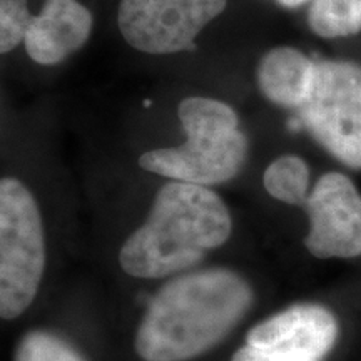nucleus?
<instances>
[{
  "label": "nucleus",
  "mask_w": 361,
  "mask_h": 361,
  "mask_svg": "<svg viewBox=\"0 0 361 361\" xmlns=\"http://www.w3.org/2000/svg\"><path fill=\"white\" fill-rule=\"evenodd\" d=\"M252 290L231 269H202L176 276L157 290L135 331L144 361H189L219 345L245 318Z\"/></svg>",
  "instance_id": "nucleus-1"
},
{
  "label": "nucleus",
  "mask_w": 361,
  "mask_h": 361,
  "mask_svg": "<svg viewBox=\"0 0 361 361\" xmlns=\"http://www.w3.org/2000/svg\"><path fill=\"white\" fill-rule=\"evenodd\" d=\"M231 231L228 206L213 189L171 180L157 191L146 221L124 241L119 264L134 278L171 276L200 264Z\"/></svg>",
  "instance_id": "nucleus-2"
},
{
  "label": "nucleus",
  "mask_w": 361,
  "mask_h": 361,
  "mask_svg": "<svg viewBox=\"0 0 361 361\" xmlns=\"http://www.w3.org/2000/svg\"><path fill=\"white\" fill-rule=\"evenodd\" d=\"M178 114L188 141L144 152L139 166L171 180L201 186L236 178L246 164L247 139L239 130L233 107L218 99L192 96L179 104Z\"/></svg>",
  "instance_id": "nucleus-3"
},
{
  "label": "nucleus",
  "mask_w": 361,
  "mask_h": 361,
  "mask_svg": "<svg viewBox=\"0 0 361 361\" xmlns=\"http://www.w3.org/2000/svg\"><path fill=\"white\" fill-rule=\"evenodd\" d=\"M45 268L42 214L16 178L0 180V316L16 319L32 305Z\"/></svg>",
  "instance_id": "nucleus-4"
},
{
  "label": "nucleus",
  "mask_w": 361,
  "mask_h": 361,
  "mask_svg": "<svg viewBox=\"0 0 361 361\" xmlns=\"http://www.w3.org/2000/svg\"><path fill=\"white\" fill-rule=\"evenodd\" d=\"M300 111V124L341 164L361 169V66L316 62L314 82Z\"/></svg>",
  "instance_id": "nucleus-5"
},
{
  "label": "nucleus",
  "mask_w": 361,
  "mask_h": 361,
  "mask_svg": "<svg viewBox=\"0 0 361 361\" xmlns=\"http://www.w3.org/2000/svg\"><path fill=\"white\" fill-rule=\"evenodd\" d=\"M228 0H121L117 25L130 47L146 54L194 49L201 30L221 16Z\"/></svg>",
  "instance_id": "nucleus-6"
},
{
  "label": "nucleus",
  "mask_w": 361,
  "mask_h": 361,
  "mask_svg": "<svg viewBox=\"0 0 361 361\" xmlns=\"http://www.w3.org/2000/svg\"><path fill=\"white\" fill-rule=\"evenodd\" d=\"M338 335V319L326 306L298 303L255 324L231 361H324Z\"/></svg>",
  "instance_id": "nucleus-7"
},
{
  "label": "nucleus",
  "mask_w": 361,
  "mask_h": 361,
  "mask_svg": "<svg viewBox=\"0 0 361 361\" xmlns=\"http://www.w3.org/2000/svg\"><path fill=\"white\" fill-rule=\"evenodd\" d=\"M310 231L305 247L318 259L361 256V194L348 176L326 173L305 202Z\"/></svg>",
  "instance_id": "nucleus-8"
},
{
  "label": "nucleus",
  "mask_w": 361,
  "mask_h": 361,
  "mask_svg": "<svg viewBox=\"0 0 361 361\" xmlns=\"http://www.w3.org/2000/svg\"><path fill=\"white\" fill-rule=\"evenodd\" d=\"M92 16L78 0L47 2L34 16L24 45L40 66H56L89 40Z\"/></svg>",
  "instance_id": "nucleus-9"
},
{
  "label": "nucleus",
  "mask_w": 361,
  "mask_h": 361,
  "mask_svg": "<svg viewBox=\"0 0 361 361\" xmlns=\"http://www.w3.org/2000/svg\"><path fill=\"white\" fill-rule=\"evenodd\" d=\"M316 62L295 47H274L261 57L256 79L269 102L286 109H301L314 82Z\"/></svg>",
  "instance_id": "nucleus-10"
},
{
  "label": "nucleus",
  "mask_w": 361,
  "mask_h": 361,
  "mask_svg": "<svg viewBox=\"0 0 361 361\" xmlns=\"http://www.w3.org/2000/svg\"><path fill=\"white\" fill-rule=\"evenodd\" d=\"M263 184L274 200L291 206H305L310 196V168L300 156H281L266 168Z\"/></svg>",
  "instance_id": "nucleus-11"
},
{
  "label": "nucleus",
  "mask_w": 361,
  "mask_h": 361,
  "mask_svg": "<svg viewBox=\"0 0 361 361\" xmlns=\"http://www.w3.org/2000/svg\"><path fill=\"white\" fill-rule=\"evenodd\" d=\"M310 29L323 39L350 37L361 30V0H313Z\"/></svg>",
  "instance_id": "nucleus-12"
},
{
  "label": "nucleus",
  "mask_w": 361,
  "mask_h": 361,
  "mask_svg": "<svg viewBox=\"0 0 361 361\" xmlns=\"http://www.w3.org/2000/svg\"><path fill=\"white\" fill-rule=\"evenodd\" d=\"M13 361H85L69 343L47 331H30L17 345Z\"/></svg>",
  "instance_id": "nucleus-13"
},
{
  "label": "nucleus",
  "mask_w": 361,
  "mask_h": 361,
  "mask_svg": "<svg viewBox=\"0 0 361 361\" xmlns=\"http://www.w3.org/2000/svg\"><path fill=\"white\" fill-rule=\"evenodd\" d=\"M34 16L29 0H0V52H12L24 42Z\"/></svg>",
  "instance_id": "nucleus-14"
},
{
  "label": "nucleus",
  "mask_w": 361,
  "mask_h": 361,
  "mask_svg": "<svg viewBox=\"0 0 361 361\" xmlns=\"http://www.w3.org/2000/svg\"><path fill=\"white\" fill-rule=\"evenodd\" d=\"M278 2L281 4V6H284V7H290V8H293V7L301 6V4L308 2V0H278Z\"/></svg>",
  "instance_id": "nucleus-15"
},
{
  "label": "nucleus",
  "mask_w": 361,
  "mask_h": 361,
  "mask_svg": "<svg viewBox=\"0 0 361 361\" xmlns=\"http://www.w3.org/2000/svg\"><path fill=\"white\" fill-rule=\"evenodd\" d=\"M29 2H30V0H29ZM47 2H56V0H42V6H44V4H47ZM42 6H40V7H42Z\"/></svg>",
  "instance_id": "nucleus-16"
}]
</instances>
